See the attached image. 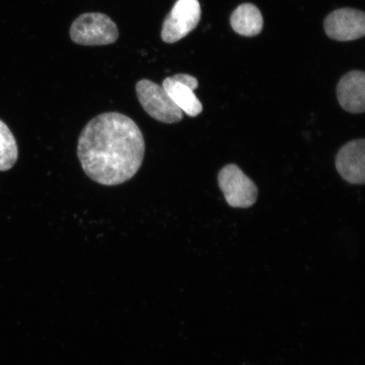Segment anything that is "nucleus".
<instances>
[{
  "label": "nucleus",
  "instance_id": "11",
  "mask_svg": "<svg viewBox=\"0 0 365 365\" xmlns=\"http://www.w3.org/2000/svg\"><path fill=\"white\" fill-rule=\"evenodd\" d=\"M18 159V145L11 130L0 120V172L11 170Z\"/></svg>",
  "mask_w": 365,
  "mask_h": 365
},
{
  "label": "nucleus",
  "instance_id": "6",
  "mask_svg": "<svg viewBox=\"0 0 365 365\" xmlns=\"http://www.w3.org/2000/svg\"><path fill=\"white\" fill-rule=\"evenodd\" d=\"M324 29L331 39L339 42L361 38L365 35V14L355 9H339L326 17Z\"/></svg>",
  "mask_w": 365,
  "mask_h": 365
},
{
  "label": "nucleus",
  "instance_id": "3",
  "mask_svg": "<svg viewBox=\"0 0 365 365\" xmlns=\"http://www.w3.org/2000/svg\"><path fill=\"white\" fill-rule=\"evenodd\" d=\"M135 91L141 106L155 120L165 124H175L182 120V112L163 86L144 79L137 82Z\"/></svg>",
  "mask_w": 365,
  "mask_h": 365
},
{
  "label": "nucleus",
  "instance_id": "7",
  "mask_svg": "<svg viewBox=\"0 0 365 365\" xmlns=\"http://www.w3.org/2000/svg\"><path fill=\"white\" fill-rule=\"evenodd\" d=\"M198 85V80L188 74H177L163 82V88L172 101L190 117L198 116L203 110L202 104L195 93Z\"/></svg>",
  "mask_w": 365,
  "mask_h": 365
},
{
  "label": "nucleus",
  "instance_id": "4",
  "mask_svg": "<svg viewBox=\"0 0 365 365\" xmlns=\"http://www.w3.org/2000/svg\"><path fill=\"white\" fill-rule=\"evenodd\" d=\"M218 185L232 207L249 208L257 202L258 189L236 164H228L218 173Z\"/></svg>",
  "mask_w": 365,
  "mask_h": 365
},
{
  "label": "nucleus",
  "instance_id": "5",
  "mask_svg": "<svg viewBox=\"0 0 365 365\" xmlns=\"http://www.w3.org/2000/svg\"><path fill=\"white\" fill-rule=\"evenodd\" d=\"M202 9L198 0H178L162 29V39L166 43H175L190 34L199 24Z\"/></svg>",
  "mask_w": 365,
  "mask_h": 365
},
{
  "label": "nucleus",
  "instance_id": "1",
  "mask_svg": "<svg viewBox=\"0 0 365 365\" xmlns=\"http://www.w3.org/2000/svg\"><path fill=\"white\" fill-rule=\"evenodd\" d=\"M143 132L120 113L95 117L82 130L77 155L86 175L106 186L124 184L138 172L145 155Z\"/></svg>",
  "mask_w": 365,
  "mask_h": 365
},
{
  "label": "nucleus",
  "instance_id": "2",
  "mask_svg": "<svg viewBox=\"0 0 365 365\" xmlns=\"http://www.w3.org/2000/svg\"><path fill=\"white\" fill-rule=\"evenodd\" d=\"M73 42L84 46H101L115 43L118 27L102 13H86L76 18L71 27Z\"/></svg>",
  "mask_w": 365,
  "mask_h": 365
},
{
  "label": "nucleus",
  "instance_id": "8",
  "mask_svg": "<svg viewBox=\"0 0 365 365\" xmlns=\"http://www.w3.org/2000/svg\"><path fill=\"white\" fill-rule=\"evenodd\" d=\"M336 168L342 179L352 185L365 182V140L349 141L336 158Z\"/></svg>",
  "mask_w": 365,
  "mask_h": 365
},
{
  "label": "nucleus",
  "instance_id": "10",
  "mask_svg": "<svg viewBox=\"0 0 365 365\" xmlns=\"http://www.w3.org/2000/svg\"><path fill=\"white\" fill-rule=\"evenodd\" d=\"M230 24L236 34L252 38L262 33L264 21L257 6L245 3L240 4L232 13Z\"/></svg>",
  "mask_w": 365,
  "mask_h": 365
},
{
  "label": "nucleus",
  "instance_id": "9",
  "mask_svg": "<svg viewBox=\"0 0 365 365\" xmlns=\"http://www.w3.org/2000/svg\"><path fill=\"white\" fill-rule=\"evenodd\" d=\"M340 106L351 113L365 111V73L352 71L341 77L336 86Z\"/></svg>",
  "mask_w": 365,
  "mask_h": 365
}]
</instances>
